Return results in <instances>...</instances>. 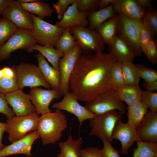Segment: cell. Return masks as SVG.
Segmentation results:
<instances>
[{"mask_svg": "<svg viewBox=\"0 0 157 157\" xmlns=\"http://www.w3.org/2000/svg\"><path fill=\"white\" fill-rule=\"evenodd\" d=\"M117 61L109 53H83L70 77L71 92L78 101L88 103L108 91L115 90L111 70Z\"/></svg>", "mask_w": 157, "mask_h": 157, "instance_id": "obj_1", "label": "cell"}, {"mask_svg": "<svg viewBox=\"0 0 157 157\" xmlns=\"http://www.w3.org/2000/svg\"><path fill=\"white\" fill-rule=\"evenodd\" d=\"M68 127L65 115L59 110L49 112L39 117L37 131L44 145L53 144L60 140L62 132Z\"/></svg>", "mask_w": 157, "mask_h": 157, "instance_id": "obj_2", "label": "cell"}, {"mask_svg": "<svg viewBox=\"0 0 157 157\" xmlns=\"http://www.w3.org/2000/svg\"><path fill=\"white\" fill-rule=\"evenodd\" d=\"M123 114L114 110L96 115L89 120L91 129L89 134L100 139L104 138L112 143L113 130L118 121L123 118Z\"/></svg>", "mask_w": 157, "mask_h": 157, "instance_id": "obj_3", "label": "cell"}, {"mask_svg": "<svg viewBox=\"0 0 157 157\" xmlns=\"http://www.w3.org/2000/svg\"><path fill=\"white\" fill-rule=\"evenodd\" d=\"M36 113L7 119L6 131L11 142L19 140L29 133L36 131L39 118Z\"/></svg>", "mask_w": 157, "mask_h": 157, "instance_id": "obj_4", "label": "cell"}, {"mask_svg": "<svg viewBox=\"0 0 157 157\" xmlns=\"http://www.w3.org/2000/svg\"><path fill=\"white\" fill-rule=\"evenodd\" d=\"M31 14L33 22V34L36 44L54 47L64 29Z\"/></svg>", "mask_w": 157, "mask_h": 157, "instance_id": "obj_5", "label": "cell"}, {"mask_svg": "<svg viewBox=\"0 0 157 157\" xmlns=\"http://www.w3.org/2000/svg\"><path fill=\"white\" fill-rule=\"evenodd\" d=\"M85 107L96 115L114 110L119 111L123 114L126 111L124 102L120 99L115 90L103 93L93 100L87 103Z\"/></svg>", "mask_w": 157, "mask_h": 157, "instance_id": "obj_6", "label": "cell"}, {"mask_svg": "<svg viewBox=\"0 0 157 157\" xmlns=\"http://www.w3.org/2000/svg\"><path fill=\"white\" fill-rule=\"evenodd\" d=\"M70 29L83 53L103 52L105 44L95 30L81 26L72 27Z\"/></svg>", "mask_w": 157, "mask_h": 157, "instance_id": "obj_7", "label": "cell"}, {"mask_svg": "<svg viewBox=\"0 0 157 157\" xmlns=\"http://www.w3.org/2000/svg\"><path fill=\"white\" fill-rule=\"evenodd\" d=\"M18 88L42 86L51 89L43 77L38 66L33 64L22 62L15 66Z\"/></svg>", "mask_w": 157, "mask_h": 157, "instance_id": "obj_8", "label": "cell"}, {"mask_svg": "<svg viewBox=\"0 0 157 157\" xmlns=\"http://www.w3.org/2000/svg\"><path fill=\"white\" fill-rule=\"evenodd\" d=\"M35 44L32 30L18 28L0 47V62L8 59L14 51L19 49L26 50Z\"/></svg>", "mask_w": 157, "mask_h": 157, "instance_id": "obj_9", "label": "cell"}, {"mask_svg": "<svg viewBox=\"0 0 157 157\" xmlns=\"http://www.w3.org/2000/svg\"><path fill=\"white\" fill-rule=\"evenodd\" d=\"M140 34L138 22L118 14L117 35L134 50L138 56H141L142 53L139 44Z\"/></svg>", "mask_w": 157, "mask_h": 157, "instance_id": "obj_10", "label": "cell"}, {"mask_svg": "<svg viewBox=\"0 0 157 157\" xmlns=\"http://www.w3.org/2000/svg\"><path fill=\"white\" fill-rule=\"evenodd\" d=\"M83 53L82 49L76 44L67 54L61 58L59 63L60 83L59 90L60 97L69 92V81L76 62Z\"/></svg>", "mask_w": 157, "mask_h": 157, "instance_id": "obj_11", "label": "cell"}, {"mask_svg": "<svg viewBox=\"0 0 157 157\" xmlns=\"http://www.w3.org/2000/svg\"><path fill=\"white\" fill-rule=\"evenodd\" d=\"M78 101L71 92H68L64 94L61 101L53 103L51 107L56 110H64L74 115L78 119L80 128L85 120L91 119L96 115L81 105Z\"/></svg>", "mask_w": 157, "mask_h": 157, "instance_id": "obj_12", "label": "cell"}, {"mask_svg": "<svg viewBox=\"0 0 157 157\" xmlns=\"http://www.w3.org/2000/svg\"><path fill=\"white\" fill-rule=\"evenodd\" d=\"M5 97L15 116H21L36 113L29 94L25 93L22 90L18 88L5 95Z\"/></svg>", "mask_w": 157, "mask_h": 157, "instance_id": "obj_13", "label": "cell"}, {"mask_svg": "<svg viewBox=\"0 0 157 157\" xmlns=\"http://www.w3.org/2000/svg\"><path fill=\"white\" fill-rule=\"evenodd\" d=\"M31 100L35 106L38 115L51 112L49 106L54 99H59L61 97L58 91L52 89H45L35 87L31 88L29 92Z\"/></svg>", "mask_w": 157, "mask_h": 157, "instance_id": "obj_14", "label": "cell"}, {"mask_svg": "<svg viewBox=\"0 0 157 157\" xmlns=\"http://www.w3.org/2000/svg\"><path fill=\"white\" fill-rule=\"evenodd\" d=\"M113 140H119L122 146L121 153L127 154L129 149L135 142L140 140L136 128L127 123H124L121 120L117 122L113 130Z\"/></svg>", "mask_w": 157, "mask_h": 157, "instance_id": "obj_15", "label": "cell"}, {"mask_svg": "<svg viewBox=\"0 0 157 157\" xmlns=\"http://www.w3.org/2000/svg\"><path fill=\"white\" fill-rule=\"evenodd\" d=\"M2 15L17 28L33 29V22L31 14L24 9L17 0L6 8Z\"/></svg>", "mask_w": 157, "mask_h": 157, "instance_id": "obj_16", "label": "cell"}, {"mask_svg": "<svg viewBox=\"0 0 157 157\" xmlns=\"http://www.w3.org/2000/svg\"><path fill=\"white\" fill-rule=\"evenodd\" d=\"M40 138L37 130L30 132L23 138L14 141L0 150V157L17 154H23L28 156H31V151L35 141Z\"/></svg>", "mask_w": 157, "mask_h": 157, "instance_id": "obj_17", "label": "cell"}, {"mask_svg": "<svg viewBox=\"0 0 157 157\" xmlns=\"http://www.w3.org/2000/svg\"><path fill=\"white\" fill-rule=\"evenodd\" d=\"M88 15V13L78 9L76 0L68 7L62 19L55 24L64 29L77 26L86 27L89 24Z\"/></svg>", "mask_w": 157, "mask_h": 157, "instance_id": "obj_18", "label": "cell"}, {"mask_svg": "<svg viewBox=\"0 0 157 157\" xmlns=\"http://www.w3.org/2000/svg\"><path fill=\"white\" fill-rule=\"evenodd\" d=\"M136 129L141 140L157 143V113L148 111Z\"/></svg>", "mask_w": 157, "mask_h": 157, "instance_id": "obj_19", "label": "cell"}, {"mask_svg": "<svg viewBox=\"0 0 157 157\" xmlns=\"http://www.w3.org/2000/svg\"><path fill=\"white\" fill-rule=\"evenodd\" d=\"M113 4L117 14L136 21L141 22L146 12L136 0H115Z\"/></svg>", "mask_w": 157, "mask_h": 157, "instance_id": "obj_20", "label": "cell"}, {"mask_svg": "<svg viewBox=\"0 0 157 157\" xmlns=\"http://www.w3.org/2000/svg\"><path fill=\"white\" fill-rule=\"evenodd\" d=\"M108 46L109 53L118 61L133 62L138 56L134 50L117 35Z\"/></svg>", "mask_w": 157, "mask_h": 157, "instance_id": "obj_21", "label": "cell"}, {"mask_svg": "<svg viewBox=\"0 0 157 157\" xmlns=\"http://www.w3.org/2000/svg\"><path fill=\"white\" fill-rule=\"evenodd\" d=\"M39 67L43 77L50 85L51 89L59 90L60 83V75L58 70L51 66L45 57L41 53L35 54Z\"/></svg>", "mask_w": 157, "mask_h": 157, "instance_id": "obj_22", "label": "cell"}, {"mask_svg": "<svg viewBox=\"0 0 157 157\" xmlns=\"http://www.w3.org/2000/svg\"><path fill=\"white\" fill-rule=\"evenodd\" d=\"M115 90L120 99L125 102L128 106L140 101L144 92L139 85H132L126 84Z\"/></svg>", "mask_w": 157, "mask_h": 157, "instance_id": "obj_23", "label": "cell"}, {"mask_svg": "<svg viewBox=\"0 0 157 157\" xmlns=\"http://www.w3.org/2000/svg\"><path fill=\"white\" fill-rule=\"evenodd\" d=\"M36 50L42 54L55 69L59 70V63L60 59L64 55L62 51L54 47L49 45L42 46L35 44L26 50L28 53Z\"/></svg>", "mask_w": 157, "mask_h": 157, "instance_id": "obj_24", "label": "cell"}, {"mask_svg": "<svg viewBox=\"0 0 157 157\" xmlns=\"http://www.w3.org/2000/svg\"><path fill=\"white\" fill-rule=\"evenodd\" d=\"M118 14H115L95 30L105 44L108 45L117 35Z\"/></svg>", "mask_w": 157, "mask_h": 157, "instance_id": "obj_25", "label": "cell"}, {"mask_svg": "<svg viewBox=\"0 0 157 157\" xmlns=\"http://www.w3.org/2000/svg\"><path fill=\"white\" fill-rule=\"evenodd\" d=\"M115 14L113 3L104 8L88 13V28L91 30H95L106 20Z\"/></svg>", "mask_w": 157, "mask_h": 157, "instance_id": "obj_26", "label": "cell"}, {"mask_svg": "<svg viewBox=\"0 0 157 157\" xmlns=\"http://www.w3.org/2000/svg\"><path fill=\"white\" fill-rule=\"evenodd\" d=\"M20 3L24 9L43 19L46 17H51L54 11L49 3L43 1L37 0L31 3Z\"/></svg>", "mask_w": 157, "mask_h": 157, "instance_id": "obj_27", "label": "cell"}, {"mask_svg": "<svg viewBox=\"0 0 157 157\" xmlns=\"http://www.w3.org/2000/svg\"><path fill=\"white\" fill-rule=\"evenodd\" d=\"M148 107L140 101L126 108L127 123L136 128L148 112Z\"/></svg>", "mask_w": 157, "mask_h": 157, "instance_id": "obj_28", "label": "cell"}, {"mask_svg": "<svg viewBox=\"0 0 157 157\" xmlns=\"http://www.w3.org/2000/svg\"><path fill=\"white\" fill-rule=\"evenodd\" d=\"M80 138L74 140L70 133L67 140L60 142L58 146L63 157H80V150L83 144Z\"/></svg>", "mask_w": 157, "mask_h": 157, "instance_id": "obj_29", "label": "cell"}, {"mask_svg": "<svg viewBox=\"0 0 157 157\" xmlns=\"http://www.w3.org/2000/svg\"><path fill=\"white\" fill-rule=\"evenodd\" d=\"M76 44L77 42L71 33L70 28H67L63 30L55 47L57 50L63 52L65 55Z\"/></svg>", "mask_w": 157, "mask_h": 157, "instance_id": "obj_30", "label": "cell"}, {"mask_svg": "<svg viewBox=\"0 0 157 157\" xmlns=\"http://www.w3.org/2000/svg\"><path fill=\"white\" fill-rule=\"evenodd\" d=\"M122 62V67L125 84L138 85L140 77L138 74L135 64L133 62L124 61Z\"/></svg>", "mask_w": 157, "mask_h": 157, "instance_id": "obj_31", "label": "cell"}, {"mask_svg": "<svg viewBox=\"0 0 157 157\" xmlns=\"http://www.w3.org/2000/svg\"><path fill=\"white\" fill-rule=\"evenodd\" d=\"M136 143L137 147L133 150V157L157 156V143L141 140Z\"/></svg>", "mask_w": 157, "mask_h": 157, "instance_id": "obj_32", "label": "cell"}, {"mask_svg": "<svg viewBox=\"0 0 157 157\" xmlns=\"http://www.w3.org/2000/svg\"><path fill=\"white\" fill-rule=\"evenodd\" d=\"M17 28L11 22L2 17L0 19V47L16 31Z\"/></svg>", "mask_w": 157, "mask_h": 157, "instance_id": "obj_33", "label": "cell"}, {"mask_svg": "<svg viewBox=\"0 0 157 157\" xmlns=\"http://www.w3.org/2000/svg\"><path fill=\"white\" fill-rule=\"evenodd\" d=\"M156 39L157 34V11L154 9L146 12L141 22Z\"/></svg>", "mask_w": 157, "mask_h": 157, "instance_id": "obj_34", "label": "cell"}, {"mask_svg": "<svg viewBox=\"0 0 157 157\" xmlns=\"http://www.w3.org/2000/svg\"><path fill=\"white\" fill-rule=\"evenodd\" d=\"M3 74L0 78V93L5 95L16 90L18 87L17 76H10Z\"/></svg>", "mask_w": 157, "mask_h": 157, "instance_id": "obj_35", "label": "cell"}, {"mask_svg": "<svg viewBox=\"0 0 157 157\" xmlns=\"http://www.w3.org/2000/svg\"><path fill=\"white\" fill-rule=\"evenodd\" d=\"M111 77L115 90L125 84L121 62L117 61L113 64L111 70Z\"/></svg>", "mask_w": 157, "mask_h": 157, "instance_id": "obj_36", "label": "cell"}, {"mask_svg": "<svg viewBox=\"0 0 157 157\" xmlns=\"http://www.w3.org/2000/svg\"><path fill=\"white\" fill-rule=\"evenodd\" d=\"M140 78L144 81L151 82L157 81V71L142 64H135Z\"/></svg>", "mask_w": 157, "mask_h": 157, "instance_id": "obj_37", "label": "cell"}, {"mask_svg": "<svg viewBox=\"0 0 157 157\" xmlns=\"http://www.w3.org/2000/svg\"><path fill=\"white\" fill-rule=\"evenodd\" d=\"M140 101L144 104L152 112H157V93L146 90L144 91Z\"/></svg>", "mask_w": 157, "mask_h": 157, "instance_id": "obj_38", "label": "cell"}, {"mask_svg": "<svg viewBox=\"0 0 157 157\" xmlns=\"http://www.w3.org/2000/svg\"><path fill=\"white\" fill-rule=\"evenodd\" d=\"M143 53L149 62L154 64L157 63V44L155 39L152 38L147 42Z\"/></svg>", "mask_w": 157, "mask_h": 157, "instance_id": "obj_39", "label": "cell"}, {"mask_svg": "<svg viewBox=\"0 0 157 157\" xmlns=\"http://www.w3.org/2000/svg\"><path fill=\"white\" fill-rule=\"evenodd\" d=\"M98 1V0H76L78 9L88 13L97 9Z\"/></svg>", "mask_w": 157, "mask_h": 157, "instance_id": "obj_40", "label": "cell"}, {"mask_svg": "<svg viewBox=\"0 0 157 157\" xmlns=\"http://www.w3.org/2000/svg\"><path fill=\"white\" fill-rule=\"evenodd\" d=\"M76 0H58L57 2L52 4L53 8L57 14L58 19H62L68 7L73 4Z\"/></svg>", "mask_w": 157, "mask_h": 157, "instance_id": "obj_41", "label": "cell"}, {"mask_svg": "<svg viewBox=\"0 0 157 157\" xmlns=\"http://www.w3.org/2000/svg\"><path fill=\"white\" fill-rule=\"evenodd\" d=\"M138 22L140 28L139 44L141 51L143 53L147 42L154 37L148 28L141 22Z\"/></svg>", "mask_w": 157, "mask_h": 157, "instance_id": "obj_42", "label": "cell"}, {"mask_svg": "<svg viewBox=\"0 0 157 157\" xmlns=\"http://www.w3.org/2000/svg\"><path fill=\"white\" fill-rule=\"evenodd\" d=\"M103 143V147L101 149L103 157H121L118 151L115 149L111 142L104 138H101Z\"/></svg>", "mask_w": 157, "mask_h": 157, "instance_id": "obj_43", "label": "cell"}, {"mask_svg": "<svg viewBox=\"0 0 157 157\" xmlns=\"http://www.w3.org/2000/svg\"><path fill=\"white\" fill-rule=\"evenodd\" d=\"M0 113L4 114L7 119L15 116L12 109L9 107L5 95L0 93Z\"/></svg>", "mask_w": 157, "mask_h": 157, "instance_id": "obj_44", "label": "cell"}, {"mask_svg": "<svg viewBox=\"0 0 157 157\" xmlns=\"http://www.w3.org/2000/svg\"><path fill=\"white\" fill-rule=\"evenodd\" d=\"M80 157H103L101 149L97 147H90L81 149Z\"/></svg>", "mask_w": 157, "mask_h": 157, "instance_id": "obj_45", "label": "cell"}, {"mask_svg": "<svg viewBox=\"0 0 157 157\" xmlns=\"http://www.w3.org/2000/svg\"><path fill=\"white\" fill-rule=\"evenodd\" d=\"M140 6L145 11L154 9L153 1L151 0H136Z\"/></svg>", "mask_w": 157, "mask_h": 157, "instance_id": "obj_46", "label": "cell"}, {"mask_svg": "<svg viewBox=\"0 0 157 157\" xmlns=\"http://www.w3.org/2000/svg\"><path fill=\"white\" fill-rule=\"evenodd\" d=\"M142 85L146 90L154 92L157 90V81L151 82L144 81Z\"/></svg>", "mask_w": 157, "mask_h": 157, "instance_id": "obj_47", "label": "cell"}, {"mask_svg": "<svg viewBox=\"0 0 157 157\" xmlns=\"http://www.w3.org/2000/svg\"><path fill=\"white\" fill-rule=\"evenodd\" d=\"M14 1L13 0H0V15H2L6 8Z\"/></svg>", "mask_w": 157, "mask_h": 157, "instance_id": "obj_48", "label": "cell"}, {"mask_svg": "<svg viewBox=\"0 0 157 157\" xmlns=\"http://www.w3.org/2000/svg\"><path fill=\"white\" fill-rule=\"evenodd\" d=\"M115 0H98L97 9L100 10L113 3Z\"/></svg>", "mask_w": 157, "mask_h": 157, "instance_id": "obj_49", "label": "cell"}, {"mask_svg": "<svg viewBox=\"0 0 157 157\" xmlns=\"http://www.w3.org/2000/svg\"><path fill=\"white\" fill-rule=\"evenodd\" d=\"M6 123L0 122V150L5 146L2 142V140L3 133L6 131Z\"/></svg>", "mask_w": 157, "mask_h": 157, "instance_id": "obj_50", "label": "cell"}, {"mask_svg": "<svg viewBox=\"0 0 157 157\" xmlns=\"http://www.w3.org/2000/svg\"><path fill=\"white\" fill-rule=\"evenodd\" d=\"M37 0H18L19 3H29L36 1Z\"/></svg>", "mask_w": 157, "mask_h": 157, "instance_id": "obj_51", "label": "cell"}, {"mask_svg": "<svg viewBox=\"0 0 157 157\" xmlns=\"http://www.w3.org/2000/svg\"><path fill=\"white\" fill-rule=\"evenodd\" d=\"M57 157H63L62 155L60 152L58 154H57Z\"/></svg>", "mask_w": 157, "mask_h": 157, "instance_id": "obj_52", "label": "cell"}, {"mask_svg": "<svg viewBox=\"0 0 157 157\" xmlns=\"http://www.w3.org/2000/svg\"><path fill=\"white\" fill-rule=\"evenodd\" d=\"M157 157V156H155V157Z\"/></svg>", "mask_w": 157, "mask_h": 157, "instance_id": "obj_53", "label": "cell"}, {"mask_svg": "<svg viewBox=\"0 0 157 157\" xmlns=\"http://www.w3.org/2000/svg\"><path fill=\"white\" fill-rule=\"evenodd\" d=\"M1 18L0 17V19Z\"/></svg>", "mask_w": 157, "mask_h": 157, "instance_id": "obj_54", "label": "cell"}]
</instances>
